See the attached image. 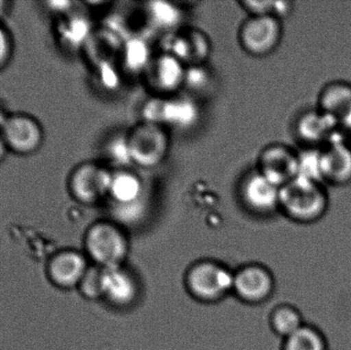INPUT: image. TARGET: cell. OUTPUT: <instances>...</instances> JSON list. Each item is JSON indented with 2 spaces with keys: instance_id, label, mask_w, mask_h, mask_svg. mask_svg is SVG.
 <instances>
[{
  "instance_id": "d6a6232c",
  "label": "cell",
  "mask_w": 351,
  "mask_h": 350,
  "mask_svg": "<svg viewBox=\"0 0 351 350\" xmlns=\"http://www.w3.org/2000/svg\"><path fill=\"white\" fill-rule=\"evenodd\" d=\"M8 152V148H6L3 139H2L1 135H0V164L3 162Z\"/></svg>"
},
{
  "instance_id": "ba28073f",
  "label": "cell",
  "mask_w": 351,
  "mask_h": 350,
  "mask_svg": "<svg viewBox=\"0 0 351 350\" xmlns=\"http://www.w3.org/2000/svg\"><path fill=\"white\" fill-rule=\"evenodd\" d=\"M142 121L160 123L168 129H188L198 119V109L193 100L186 97H154L145 103Z\"/></svg>"
},
{
  "instance_id": "ac0fdd59",
  "label": "cell",
  "mask_w": 351,
  "mask_h": 350,
  "mask_svg": "<svg viewBox=\"0 0 351 350\" xmlns=\"http://www.w3.org/2000/svg\"><path fill=\"white\" fill-rule=\"evenodd\" d=\"M317 107L342 131L351 133V82L336 79L324 84L317 96Z\"/></svg>"
},
{
  "instance_id": "4dcf8cb0",
  "label": "cell",
  "mask_w": 351,
  "mask_h": 350,
  "mask_svg": "<svg viewBox=\"0 0 351 350\" xmlns=\"http://www.w3.org/2000/svg\"><path fill=\"white\" fill-rule=\"evenodd\" d=\"M12 6L10 1H0V23H2V18H6L12 12Z\"/></svg>"
},
{
  "instance_id": "484cf974",
  "label": "cell",
  "mask_w": 351,
  "mask_h": 350,
  "mask_svg": "<svg viewBox=\"0 0 351 350\" xmlns=\"http://www.w3.org/2000/svg\"><path fill=\"white\" fill-rule=\"evenodd\" d=\"M147 214V203L146 199H142L137 203L128 205H115L113 211V221L119 225L135 226L136 224L143 221L144 217Z\"/></svg>"
},
{
  "instance_id": "1f68e13d",
  "label": "cell",
  "mask_w": 351,
  "mask_h": 350,
  "mask_svg": "<svg viewBox=\"0 0 351 350\" xmlns=\"http://www.w3.org/2000/svg\"><path fill=\"white\" fill-rule=\"evenodd\" d=\"M10 112H8L4 103L2 102V101H0V129L3 127V125L5 123L8 117L10 116Z\"/></svg>"
},
{
  "instance_id": "7c38bea8",
  "label": "cell",
  "mask_w": 351,
  "mask_h": 350,
  "mask_svg": "<svg viewBox=\"0 0 351 350\" xmlns=\"http://www.w3.org/2000/svg\"><path fill=\"white\" fill-rule=\"evenodd\" d=\"M339 125L317 106L303 111L294 123V135L302 149L319 150L341 135Z\"/></svg>"
},
{
  "instance_id": "8fae6325",
  "label": "cell",
  "mask_w": 351,
  "mask_h": 350,
  "mask_svg": "<svg viewBox=\"0 0 351 350\" xmlns=\"http://www.w3.org/2000/svg\"><path fill=\"white\" fill-rule=\"evenodd\" d=\"M90 265V260L82 251L61 249L49 257L45 275L51 286L62 291H70L77 289Z\"/></svg>"
},
{
  "instance_id": "7402d4cb",
  "label": "cell",
  "mask_w": 351,
  "mask_h": 350,
  "mask_svg": "<svg viewBox=\"0 0 351 350\" xmlns=\"http://www.w3.org/2000/svg\"><path fill=\"white\" fill-rule=\"evenodd\" d=\"M94 29L86 14L73 10L63 16V24L60 27L59 34L65 45L71 49L82 51Z\"/></svg>"
},
{
  "instance_id": "603a6c76",
  "label": "cell",
  "mask_w": 351,
  "mask_h": 350,
  "mask_svg": "<svg viewBox=\"0 0 351 350\" xmlns=\"http://www.w3.org/2000/svg\"><path fill=\"white\" fill-rule=\"evenodd\" d=\"M144 12L148 24L158 30L167 31L170 34L181 28L182 12L173 2H147Z\"/></svg>"
},
{
  "instance_id": "9a60e30c",
  "label": "cell",
  "mask_w": 351,
  "mask_h": 350,
  "mask_svg": "<svg viewBox=\"0 0 351 350\" xmlns=\"http://www.w3.org/2000/svg\"><path fill=\"white\" fill-rule=\"evenodd\" d=\"M212 45L206 33L194 27H181L170 33L167 53L175 55L187 67L206 64L210 55Z\"/></svg>"
},
{
  "instance_id": "f1b7e54d",
  "label": "cell",
  "mask_w": 351,
  "mask_h": 350,
  "mask_svg": "<svg viewBox=\"0 0 351 350\" xmlns=\"http://www.w3.org/2000/svg\"><path fill=\"white\" fill-rule=\"evenodd\" d=\"M14 39L8 29L0 23V71L12 61L14 55Z\"/></svg>"
},
{
  "instance_id": "e0dca14e",
  "label": "cell",
  "mask_w": 351,
  "mask_h": 350,
  "mask_svg": "<svg viewBox=\"0 0 351 350\" xmlns=\"http://www.w3.org/2000/svg\"><path fill=\"white\" fill-rule=\"evenodd\" d=\"M123 37L110 27L94 29L84 45V51L88 64L95 70L119 65L123 51Z\"/></svg>"
},
{
  "instance_id": "6da1fadb",
  "label": "cell",
  "mask_w": 351,
  "mask_h": 350,
  "mask_svg": "<svg viewBox=\"0 0 351 350\" xmlns=\"http://www.w3.org/2000/svg\"><path fill=\"white\" fill-rule=\"evenodd\" d=\"M330 205L327 185L298 176L280 188V211L299 223H313L326 215Z\"/></svg>"
},
{
  "instance_id": "4316f807",
  "label": "cell",
  "mask_w": 351,
  "mask_h": 350,
  "mask_svg": "<svg viewBox=\"0 0 351 350\" xmlns=\"http://www.w3.org/2000/svg\"><path fill=\"white\" fill-rule=\"evenodd\" d=\"M284 350H325L321 337L311 330L302 328L286 339Z\"/></svg>"
},
{
  "instance_id": "52a82bcc",
  "label": "cell",
  "mask_w": 351,
  "mask_h": 350,
  "mask_svg": "<svg viewBox=\"0 0 351 350\" xmlns=\"http://www.w3.org/2000/svg\"><path fill=\"white\" fill-rule=\"evenodd\" d=\"M0 135L8 151L19 156L36 153L45 142V131L38 119L24 112L10 113Z\"/></svg>"
},
{
  "instance_id": "f546056e",
  "label": "cell",
  "mask_w": 351,
  "mask_h": 350,
  "mask_svg": "<svg viewBox=\"0 0 351 350\" xmlns=\"http://www.w3.org/2000/svg\"><path fill=\"white\" fill-rule=\"evenodd\" d=\"M208 73L204 65L187 67L185 88H200L208 84Z\"/></svg>"
},
{
  "instance_id": "d6986e66",
  "label": "cell",
  "mask_w": 351,
  "mask_h": 350,
  "mask_svg": "<svg viewBox=\"0 0 351 350\" xmlns=\"http://www.w3.org/2000/svg\"><path fill=\"white\" fill-rule=\"evenodd\" d=\"M272 290L274 279L264 267L249 265L234 273L233 291L243 301L259 303L269 297Z\"/></svg>"
},
{
  "instance_id": "4fadbf2b",
  "label": "cell",
  "mask_w": 351,
  "mask_h": 350,
  "mask_svg": "<svg viewBox=\"0 0 351 350\" xmlns=\"http://www.w3.org/2000/svg\"><path fill=\"white\" fill-rule=\"evenodd\" d=\"M239 195L243 207L256 215L268 216L280 211V188L256 168L241 179Z\"/></svg>"
},
{
  "instance_id": "ffe728a7",
  "label": "cell",
  "mask_w": 351,
  "mask_h": 350,
  "mask_svg": "<svg viewBox=\"0 0 351 350\" xmlns=\"http://www.w3.org/2000/svg\"><path fill=\"white\" fill-rule=\"evenodd\" d=\"M144 182L137 173L128 168L114 171L111 180L109 199L115 205H128L144 199Z\"/></svg>"
},
{
  "instance_id": "2e32d148",
  "label": "cell",
  "mask_w": 351,
  "mask_h": 350,
  "mask_svg": "<svg viewBox=\"0 0 351 350\" xmlns=\"http://www.w3.org/2000/svg\"><path fill=\"white\" fill-rule=\"evenodd\" d=\"M139 285L133 273L123 264L102 268V299L117 308L135 303Z\"/></svg>"
},
{
  "instance_id": "83f0119b",
  "label": "cell",
  "mask_w": 351,
  "mask_h": 350,
  "mask_svg": "<svg viewBox=\"0 0 351 350\" xmlns=\"http://www.w3.org/2000/svg\"><path fill=\"white\" fill-rule=\"evenodd\" d=\"M78 291L88 300L102 298V267L90 265L77 287Z\"/></svg>"
},
{
  "instance_id": "9c48e42d",
  "label": "cell",
  "mask_w": 351,
  "mask_h": 350,
  "mask_svg": "<svg viewBox=\"0 0 351 350\" xmlns=\"http://www.w3.org/2000/svg\"><path fill=\"white\" fill-rule=\"evenodd\" d=\"M187 66L167 51L154 55L144 72V82L156 97L176 96L185 88Z\"/></svg>"
},
{
  "instance_id": "44dd1931",
  "label": "cell",
  "mask_w": 351,
  "mask_h": 350,
  "mask_svg": "<svg viewBox=\"0 0 351 350\" xmlns=\"http://www.w3.org/2000/svg\"><path fill=\"white\" fill-rule=\"evenodd\" d=\"M154 55L147 41L141 37H131L123 43L119 64L123 71L142 76Z\"/></svg>"
},
{
  "instance_id": "8992f818",
  "label": "cell",
  "mask_w": 351,
  "mask_h": 350,
  "mask_svg": "<svg viewBox=\"0 0 351 350\" xmlns=\"http://www.w3.org/2000/svg\"><path fill=\"white\" fill-rule=\"evenodd\" d=\"M282 21L274 16H249L239 26L237 40L241 49L254 58L271 55L282 42Z\"/></svg>"
},
{
  "instance_id": "7a4b0ae2",
  "label": "cell",
  "mask_w": 351,
  "mask_h": 350,
  "mask_svg": "<svg viewBox=\"0 0 351 350\" xmlns=\"http://www.w3.org/2000/svg\"><path fill=\"white\" fill-rule=\"evenodd\" d=\"M129 248L125 228L113 220L95 222L84 234V254L102 268L123 264Z\"/></svg>"
},
{
  "instance_id": "836d02e7",
  "label": "cell",
  "mask_w": 351,
  "mask_h": 350,
  "mask_svg": "<svg viewBox=\"0 0 351 350\" xmlns=\"http://www.w3.org/2000/svg\"><path fill=\"white\" fill-rule=\"evenodd\" d=\"M350 139H351V133H350ZM350 143H351V140H350Z\"/></svg>"
},
{
  "instance_id": "277c9868",
  "label": "cell",
  "mask_w": 351,
  "mask_h": 350,
  "mask_svg": "<svg viewBox=\"0 0 351 350\" xmlns=\"http://www.w3.org/2000/svg\"><path fill=\"white\" fill-rule=\"evenodd\" d=\"M112 175L113 171L102 162H82L68 176V192L80 205H99L109 197Z\"/></svg>"
},
{
  "instance_id": "d4e9b609",
  "label": "cell",
  "mask_w": 351,
  "mask_h": 350,
  "mask_svg": "<svg viewBox=\"0 0 351 350\" xmlns=\"http://www.w3.org/2000/svg\"><path fill=\"white\" fill-rule=\"evenodd\" d=\"M271 324L274 331L286 338L302 328L300 316L296 310L290 308H282L274 312Z\"/></svg>"
},
{
  "instance_id": "5bb4252c",
  "label": "cell",
  "mask_w": 351,
  "mask_h": 350,
  "mask_svg": "<svg viewBox=\"0 0 351 350\" xmlns=\"http://www.w3.org/2000/svg\"><path fill=\"white\" fill-rule=\"evenodd\" d=\"M322 182L331 186H346L351 183V143L342 135L319 150Z\"/></svg>"
},
{
  "instance_id": "3957f363",
  "label": "cell",
  "mask_w": 351,
  "mask_h": 350,
  "mask_svg": "<svg viewBox=\"0 0 351 350\" xmlns=\"http://www.w3.org/2000/svg\"><path fill=\"white\" fill-rule=\"evenodd\" d=\"M132 164L141 168H154L164 164L170 152L168 129L160 123L141 121L125 133Z\"/></svg>"
},
{
  "instance_id": "5b68a950",
  "label": "cell",
  "mask_w": 351,
  "mask_h": 350,
  "mask_svg": "<svg viewBox=\"0 0 351 350\" xmlns=\"http://www.w3.org/2000/svg\"><path fill=\"white\" fill-rule=\"evenodd\" d=\"M234 273L215 261H202L190 267L186 275L188 291L196 299L213 302L233 291Z\"/></svg>"
},
{
  "instance_id": "cb8c5ba5",
  "label": "cell",
  "mask_w": 351,
  "mask_h": 350,
  "mask_svg": "<svg viewBox=\"0 0 351 350\" xmlns=\"http://www.w3.org/2000/svg\"><path fill=\"white\" fill-rule=\"evenodd\" d=\"M239 4L249 16H274L282 21V18L290 16L294 10V4L291 1L245 0L239 1Z\"/></svg>"
},
{
  "instance_id": "30bf717a",
  "label": "cell",
  "mask_w": 351,
  "mask_h": 350,
  "mask_svg": "<svg viewBox=\"0 0 351 350\" xmlns=\"http://www.w3.org/2000/svg\"><path fill=\"white\" fill-rule=\"evenodd\" d=\"M256 170L280 188L299 176V151L287 144H269L260 151Z\"/></svg>"
}]
</instances>
